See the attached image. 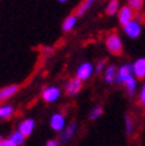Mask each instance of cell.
<instances>
[{
	"label": "cell",
	"mask_w": 145,
	"mask_h": 146,
	"mask_svg": "<svg viewBox=\"0 0 145 146\" xmlns=\"http://www.w3.org/2000/svg\"><path fill=\"white\" fill-rule=\"evenodd\" d=\"M105 46L109 54L114 55V56H122L123 55V40H122L120 35L118 33H110L109 35H106Z\"/></svg>",
	"instance_id": "cell-1"
},
{
	"label": "cell",
	"mask_w": 145,
	"mask_h": 146,
	"mask_svg": "<svg viewBox=\"0 0 145 146\" xmlns=\"http://www.w3.org/2000/svg\"><path fill=\"white\" fill-rule=\"evenodd\" d=\"M61 97V89L57 85H47L41 91V98L45 103H55L60 99Z\"/></svg>",
	"instance_id": "cell-2"
},
{
	"label": "cell",
	"mask_w": 145,
	"mask_h": 146,
	"mask_svg": "<svg viewBox=\"0 0 145 146\" xmlns=\"http://www.w3.org/2000/svg\"><path fill=\"white\" fill-rule=\"evenodd\" d=\"M133 68L132 63H123L122 65L118 67L116 70V78H115V85L116 86H123L131 77H133Z\"/></svg>",
	"instance_id": "cell-3"
},
{
	"label": "cell",
	"mask_w": 145,
	"mask_h": 146,
	"mask_svg": "<svg viewBox=\"0 0 145 146\" xmlns=\"http://www.w3.org/2000/svg\"><path fill=\"white\" fill-rule=\"evenodd\" d=\"M94 73V64H92L90 61H82L79 64V67L76 68L75 77L79 78L81 82H85L92 78Z\"/></svg>",
	"instance_id": "cell-4"
},
{
	"label": "cell",
	"mask_w": 145,
	"mask_h": 146,
	"mask_svg": "<svg viewBox=\"0 0 145 146\" xmlns=\"http://www.w3.org/2000/svg\"><path fill=\"white\" fill-rule=\"evenodd\" d=\"M82 85H84V82H81L79 78H76V77L69 78L64 84V88H63L64 94L69 98L76 97V95L82 90Z\"/></svg>",
	"instance_id": "cell-5"
},
{
	"label": "cell",
	"mask_w": 145,
	"mask_h": 146,
	"mask_svg": "<svg viewBox=\"0 0 145 146\" xmlns=\"http://www.w3.org/2000/svg\"><path fill=\"white\" fill-rule=\"evenodd\" d=\"M124 34L131 38V39H137L140 35L142 34V24L137 20H132L131 22H128L126 26H123Z\"/></svg>",
	"instance_id": "cell-6"
},
{
	"label": "cell",
	"mask_w": 145,
	"mask_h": 146,
	"mask_svg": "<svg viewBox=\"0 0 145 146\" xmlns=\"http://www.w3.org/2000/svg\"><path fill=\"white\" fill-rule=\"evenodd\" d=\"M50 128L54 132H59L60 133L64 128L67 127V119L65 115L61 112H54L50 116Z\"/></svg>",
	"instance_id": "cell-7"
},
{
	"label": "cell",
	"mask_w": 145,
	"mask_h": 146,
	"mask_svg": "<svg viewBox=\"0 0 145 146\" xmlns=\"http://www.w3.org/2000/svg\"><path fill=\"white\" fill-rule=\"evenodd\" d=\"M76 132H77V123L72 121L69 124H67V127L59 134V141H60L61 145H67V143L69 142L73 137H75Z\"/></svg>",
	"instance_id": "cell-8"
},
{
	"label": "cell",
	"mask_w": 145,
	"mask_h": 146,
	"mask_svg": "<svg viewBox=\"0 0 145 146\" xmlns=\"http://www.w3.org/2000/svg\"><path fill=\"white\" fill-rule=\"evenodd\" d=\"M20 89H21V86L17 85V84H11V85L3 86L0 89V103H4L11 98H13L17 93H20Z\"/></svg>",
	"instance_id": "cell-9"
},
{
	"label": "cell",
	"mask_w": 145,
	"mask_h": 146,
	"mask_svg": "<svg viewBox=\"0 0 145 146\" xmlns=\"http://www.w3.org/2000/svg\"><path fill=\"white\" fill-rule=\"evenodd\" d=\"M116 17H118L119 25L123 27V26H126L128 22H131L132 20H135V12H133L132 9H131L130 7L126 4V5H123L120 9H119V12H118V15H116Z\"/></svg>",
	"instance_id": "cell-10"
},
{
	"label": "cell",
	"mask_w": 145,
	"mask_h": 146,
	"mask_svg": "<svg viewBox=\"0 0 145 146\" xmlns=\"http://www.w3.org/2000/svg\"><path fill=\"white\" fill-rule=\"evenodd\" d=\"M35 124L37 123L33 117H26L20 121V124L17 127V131H20L27 138V137H30L33 134L34 129H35Z\"/></svg>",
	"instance_id": "cell-11"
},
{
	"label": "cell",
	"mask_w": 145,
	"mask_h": 146,
	"mask_svg": "<svg viewBox=\"0 0 145 146\" xmlns=\"http://www.w3.org/2000/svg\"><path fill=\"white\" fill-rule=\"evenodd\" d=\"M133 74L137 78V81L145 80V58H137L132 63Z\"/></svg>",
	"instance_id": "cell-12"
},
{
	"label": "cell",
	"mask_w": 145,
	"mask_h": 146,
	"mask_svg": "<svg viewBox=\"0 0 145 146\" xmlns=\"http://www.w3.org/2000/svg\"><path fill=\"white\" fill-rule=\"evenodd\" d=\"M116 70H118V67L115 64H107V67L103 72V81H105L106 85H114L115 84Z\"/></svg>",
	"instance_id": "cell-13"
},
{
	"label": "cell",
	"mask_w": 145,
	"mask_h": 146,
	"mask_svg": "<svg viewBox=\"0 0 145 146\" xmlns=\"http://www.w3.org/2000/svg\"><path fill=\"white\" fill-rule=\"evenodd\" d=\"M77 22H79L77 15H76V13H71V15L67 16L63 20V22H61V30H63L64 33H69V31H72L76 27Z\"/></svg>",
	"instance_id": "cell-14"
},
{
	"label": "cell",
	"mask_w": 145,
	"mask_h": 146,
	"mask_svg": "<svg viewBox=\"0 0 145 146\" xmlns=\"http://www.w3.org/2000/svg\"><path fill=\"white\" fill-rule=\"evenodd\" d=\"M124 90H126V93H127V95L130 98H133L135 95H136L137 93V88H139V81H137V78L135 76L131 77L130 80H128L126 84L123 85Z\"/></svg>",
	"instance_id": "cell-15"
},
{
	"label": "cell",
	"mask_w": 145,
	"mask_h": 146,
	"mask_svg": "<svg viewBox=\"0 0 145 146\" xmlns=\"http://www.w3.org/2000/svg\"><path fill=\"white\" fill-rule=\"evenodd\" d=\"M97 0H82L81 3L79 4V7L76 8L75 13L77 15V17H82V16H85L86 13L89 12L92 9V7L94 5V3H96Z\"/></svg>",
	"instance_id": "cell-16"
},
{
	"label": "cell",
	"mask_w": 145,
	"mask_h": 146,
	"mask_svg": "<svg viewBox=\"0 0 145 146\" xmlns=\"http://www.w3.org/2000/svg\"><path fill=\"white\" fill-rule=\"evenodd\" d=\"M120 8H122L120 0H109V3L106 4L105 13L107 16H115V15H118Z\"/></svg>",
	"instance_id": "cell-17"
},
{
	"label": "cell",
	"mask_w": 145,
	"mask_h": 146,
	"mask_svg": "<svg viewBox=\"0 0 145 146\" xmlns=\"http://www.w3.org/2000/svg\"><path fill=\"white\" fill-rule=\"evenodd\" d=\"M15 113V106L11 103L0 104V120H8Z\"/></svg>",
	"instance_id": "cell-18"
},
{
	"label": "cell",
	"mask_w": 145,
	"mask_h": 146,
	"mask_svg": "<svg viewBox=\"0 0 145 146\" xmlns=\"http://www.w3.org/2000/svg\"><path fill=\"white\" fill-rule=\"evenodd\" d=\"M124 132L128 137L132 136L135 132V120L131 116V113H126L124 115Z\"/></svg>",
	"instance_id": "cell-19"
},
{
	"label": "cell",
	"mask_w": 145,
	"mask_h": 146,
	"mask_svg": "<svg viewBox=\"0 0 145 146\" xmlns=\"http://www.w3.org/2000/svg\"><path fill=\"white\" fill-rule=\"evenodd\" d=\"M8 138L12 141L15 145H17V146H22L25 143V140H26V137H25L20 131H17V129H16V131H13L12 133L9 134Z\"/></svg>",
	"instance_id": "cell-20"
},
{
	"label": "cell",
	"mask_w": 145,
	"mask_h": 146,
	"mask_svg": "<svg viewBox=\"0 0 145 146\" xmlns=\"http://www.w3.org/2000/svg\"><path fill=\"white\" fill-rule=\"evenodd\" d=\"M102 115H103V107L101 106V104H96V106L90 110L88 117L90 121H96V120H98Z\"/></svg>",
	"instance_id": "cell-21"
},
{
	"label": "cell",
	"mask_w": 145,
	"mask_h": 146,
	"mask_svg": "<svg viewBox=\"0 0 145 146\" xmlns=\"http://www.w3.org/2000/svg\"><path fill=\"white\" fill-rule=\"evenodd\" d=\"M145 0H127V5L132 9L135 13H139L144 11Z\"/></svg>",
	"instance_id": "cell-22"
},
{
	"label": "cell",
	"mask_w": 145,
	"mask_h": 146,
	"mask_svg": "<svg viewBox=\"0 0 145 146\" xmlns=\"http://www.w3.org/2000/svg\"><path fill=\"white\" fill-rule=\"evenodd\" d=\"M106 67H107V64H106V60L101 59V60H98L96 64H94V73H96V74H103V72H105Z\"/></svg>",
	"instance_id": "cell-23"
},
{
	"label": "cell",
	"mask_w": 145,
	"mask_h": 146,
	"mask_svg": "<svg viewBox=\"0 0 145 146\" xmlns=\"http://www.w3.org/2000/svg\"><path fill=\"white\" fill-rule=\"evenodd\" d=\"M139 100H140V104L145 108V82L141 85V88L139 90Z\"/></svg>",
	"instance_id": "cell-24"
},
{
	"label": "cell",
	"mask_w": 145,
	"mask_h": 146,
	"mask_svg": "<svg viewBox=\"0 0 145 146\" xmlns=\"http://www.w3.org/2000/svg\"><path fill=\"white\" fill-rule=\"evenodd\" d=\"M60 141H59V138H51V140L46 141V145L45 146H60Z\"/></svg>",
	"instance_id": "cell-25"
},
{
	"label": "cell",
	"mask_w": 145,
	"mask_h": 146,
	"mask_svg": "<svg viewBox=\"0 0 145 146\" xmlns=\"http://www.w3.org/2000/svg\"><path fill=\"white\" fill-rule=\"evenodd\" d=\"M1 146H17V145H15V143L9 140V138H5V140H3V143H1Z\"/></svg>",
	"instance_id": "cell-26"
},
{
	"label": "cell",
	"mask_w": 145,
	"mask_h": 146,
	"mask_svg": "<svg viewBox=\"0 0 145 146\" xmlns=\"http://www.w3.org/2000/svg\"><path fill=\"white\" fill-rule=\"evenodd\" d=\"M57 3H60V4H65V3H68L69 0H56Z\"/></svg>",
	"instance_id": "cell-27"
},
{
	"label": "cell",
	"mask_w": 145,
	"mask_h": 146,
	"mask_svg": "<svg viewBox=\"0 0 145 146\" xmlns=\"http://www.w3.org/2000/svg\"><path fill=\"white\" fill-rule=\"evenodd\" d=\"M3 140H4V138H3L1 136H0V146H1V143H3Z\"/></svg>",
	"instance_id": "cell-28"
}]
</instances>
